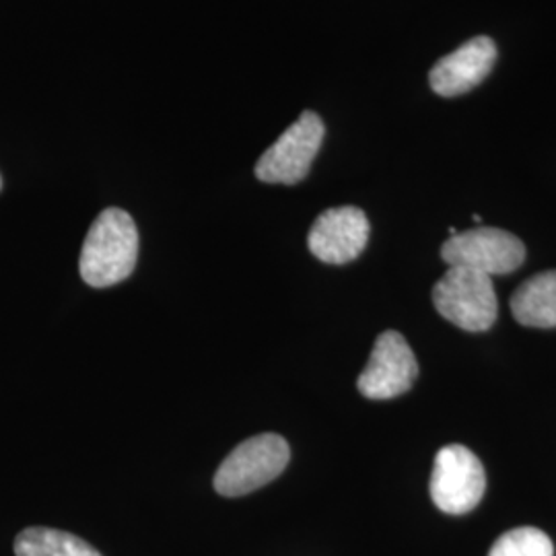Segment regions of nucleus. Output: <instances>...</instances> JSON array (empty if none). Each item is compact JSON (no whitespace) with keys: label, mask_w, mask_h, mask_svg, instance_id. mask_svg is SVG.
I'll use <instances>...</instances> for the list:
<instances>
[{"label":"nucleus","mask_w":556,"mask_h":556,"mask_svg":"<svg viewBox=\"0 0 556 556\" xmlns=\"http://www.w3.org/2000/svg\"><path fill=\"white\" fill-rule=\"evenodd\" d=\"M489 556H555V546L538 528H516L498 538Z\"/></svg>","instance_id":"nucleus-12"},{"label":"nucleus","mask_w":556,"mask_h":556,"mask_svg":"<svg viewBox=\"0 0 556 556\" xmlns=\"http://www.w3.org/2000/svg\"><path fill=\"white\" fill-rule=\"evenodd\" d=\"M139 258V231L122 208H105L89 227L79 270L89 287H114L132 275Z\"/></svg>","instance_id":"nucleus-1"},{"label":"nucleus","mask_w":556,"mask_h":556,"mask_svg":"<svg viewBox=\"0 0 556 556\" xmlns=\"http://www.w3.org/2000/svg\"><path fill=\"white\" fill-rule=\"evenodd\" d=\"M433 303L443 318L468 332H484L497 319V295L491 277L450 266L433 287Z\"/></svg>","instance_id":"nucleus-3"},{"label":"nucleus","mask_w":556,"mask_h":556,"mask_svg":"<svg viewBox=\"0 0 556 556\" xmlns=\"http://www.w3.org/2000/svg\"><path fill=\"white\" fill-rule=\"evenodd\" d=\"M326 137V126L316 112H303L256 163V178L264 184L293 186L309 174Z\"/></svg>","instance_id":"nucleus-4"},{"label":"nucleus","mask_w":556,"mask_h":556,"mask_svg":"<svg viewBox=\"0 0 556 556\" xmlns=\"http://www.w3.org/2000/svg\"><path fill=\"white\" fill-rule=\"evenodd\" d=\"M369 231V220L357 206L328 208L309 229L307 245L326 264H349L365 250Z\"/></svg>","instance_id":"nucleus-8"},{"label":"nucleus","mask_w":556,"mask_h":556,"mask_svg":"<svg viewBox=\"0 0 556 556\" xmlns=\"http://www.w3.org/2000/svg\"><path fill=\"white\" fill-rule=\"evenodd\" d=\"M291 459V450L277 433H262L239 443L223 459L215 475V491L223 497H243L282 475Z\"/></svg>","instance_id":"nucleus-2"},{"label":"nucleus","mask_w":556,"mask_h":556,"mask_svg":"<svg viewBox=\"0 0 556 556\" xmlns=\"http://www.w3.org/2000/svg\"><path fill=\"white\" fill-rule=\"evenodd\" d=\"M17 556H101L91 544L62 530L27 528L15 538Z\"/></svg>","instance_id":"nucleus-11"},{"label":"nucleus","mask_w":556,"mask_h":556,"mask_svg":"<svg viewBox=\"0 0 556 556\" xmlns=\"http://www.w3.org/2000/svg\"><path fill=\"white\" fill-rule=\"evenodd\" d=\"M497 60V46L489 36H478L462 43L452 54L435 62L429 73L431 89L441 98L468 93L486 79Z\"/></svg>","instance_id":"nucleus-9"},{"label":"nucleus","mask_w":556,"mask_h":556,"mask_svg":"<svg viewBox=\"0 0 556 556\" xmlns=\"http://www.w3.org/2000/svg\"><path fill=\"white\" fill-rule=\"evenodd\" d=\"M511 312L523 326L555 328L556 270H546L528 278L511 298Z\"/></svg>","instance_id":"nucleus-10"},{"label":"nucleus","mask_w":556,"mask_h":556,"mask_svg":"<svg viewBox=\"0 0 556 556\" xmlns=\"http://www.w3.org/2000/svg\"><path fill=\"white\" fill-rule=\"evenodd\" d=\"M441 258L486 277L509 275L526 260L521 239L497 227H477L456 233L441 245Z\"/></svg>","instance_id":"nucleus-6"},{"label":"nucleus","mask_w":556,"mask_h":556,"mask_svg":"<svg viewBox=\"0 0 556 556\" xmlns=\"http://www.w3.org/2000/svg\"><path fill=\"white\" fill-rule=\"evenodd\" d=\"M0 188H2V178H0Z\"/></svg>","instance_id":"nucleus-13"},{"label":"nucleus","mask_w":556,"mask_h":556,"mask_svg":"<svg viewBox=\"0 0 556 556\" xmlns=\"http://www.w3.org/2000/svg\"><path fill=\"white\" fill-rule=\"evenodd\" d=\"M431 498L443 514L464 516L480 503L486 489L484 466L464 445L441 447L431 475Z\"/></svg>","instance_id":"nucleus-5"},{"label":"nucleus","mask_w":556,"mask_h":556,"mask_svg":"<svg viewBox=\"0 0 556 556\" xmlns=\"http://www.w3.org/2000/svg\"><path fill=\"white\" fill-rule=\"evenodd\" d=\"M417 376V357L408 342L396 330H386L374 344L357 388L369 400H392L408 392Z\"/></svg>","instance_id":"nucleus-7"}]
</instances>
